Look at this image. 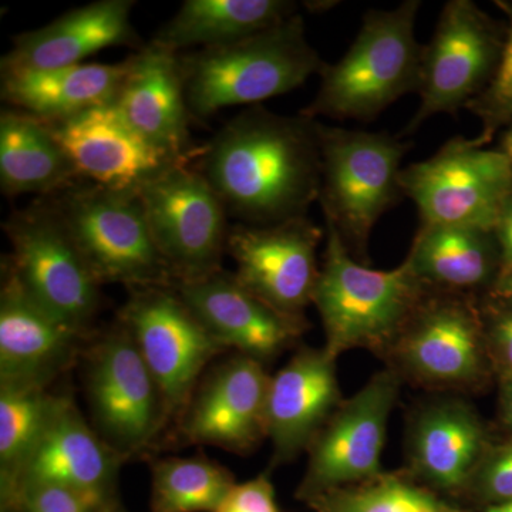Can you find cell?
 <instances>
[{
    "label": "cell",
    "mask_w": 512,
    "mask_h": 512,
    "mask_svg": "<svg viewBox=\"0 0 512 512\" xmlns=\"http://www.w3.org/2000/svg\"><path fill=\"white\" fill-rule=\"evenodd\" d=\"M402 377L392 367L376 373L349 400H343L309 447L308 467L296 498H312L382 476L387 424Z\"/></svg>",
    "instance_id": "cell-14"
},
{
    "label": "cell",
    "mask_w": 512,
    "mask_h": 512,
    "mask_svg": "<svg viewBox=\"0 0 512 512\" xmlns=\"http://www.w3.org/2000/svg\"><path fill=\"white\" fill-rule=\"evenodd\" d=\"M387 356L397 375L420 386L471 389L487 367L485 322L468 293L431 289Z\"/></svg>",
    "instance_id": "cell-10"
},
{
    "label": "cell",
    "mask_w": 512,
    "mask_h": 512,
    "mask_svg": "<svg viewBox=\"0 0 512 512\" xmlns=\"http://www.w3.org/2000/svg\"><path fill=\"white\" fill-rule=\"evenodd\" d=\"M315 512H464L441 500L436 491L399 474L340 488L309 500Z\"/></svg>",
    "instance_id": "cell-31"
},
{
    "label": "cell",
    "mask_w": 512,
    "mask_h": 512,
    "mask_svg": "<svg viewBox=\"0 0 512 512\" xmlns=\"http://www.w3.org/2000/svg\"><path fill=\"white\" fill-rule=\"evenodd\" d=\"M130 57L114 64L82 63L45 70L2 72L0 94L10 109L42 121L69 119L116 101Z\"/></svg>",
    "instance_id": "cell-25"
},
{
    "label": "cell",
    "mask_w": 512,
    "mask_h": 512,
    "mask_svg": "<svg viewBox=\"0 0 512 512\" xmlns=\"http://www.w3.org/2000/svg\"><path fill=\"white\" fill-rule=\"evenodd\" d=\"M420 6V0H406L397 8L367 10L345 56L326 63L302 116L369 123L400 97L419 93L424 46L414 28Z\"/></svg>",
    "instance_id": "cell-3"
},
{
    "label": "cell",
    "mask_w": 512,
    "mask_h": 512,
    "mask_svg": "<svg viewBox=\"0 0 512 512\" xmlns=\"http://www.w3.org/2000/svg\"><path fill=\"white\" fill-rule=\"evenodd\" d=\"M490 448L483 420L470 404L460 399L439 400L414 417L410 470L430 490L463 493L470 490Z\"/></svg>",
    "instance_id": "cell-22"
},
{
    "label": "cell",
    "mask_w": 512,
    "mask_h": 512,
    "mask_svg": "<svg viewBox=\"0 0 512 512\" xmlns=\"http://www.w3.org/2000/svg\"><path fill=\"white\" fill-rule=\"evenodd\" d=\"M3 229L12 245L6 259L26 291L86 338L99 311L100 284L53 204L13 212Z\"/></svg>",
    "instance_id": "cell-9"
},
{
    "label": "cell",
    "mask_w": 512,
    "mask_h": 512,
    "mask_svg": "<svg viewBox=\"0 0 512 512\" xmlns=\"http://www.w3.org/2000/svg\"><path fill=\"white\" fill-rule=\"evenodd\" d=\"M0 512H19L15 507H0Z\"/></svg>",
    "instance_id": "cell-42"
},
{
    "label": "cell",
    "mask_w": 512,
    "mask_h": 512,
    "mask_svg": "<svg viewBox=\"0 0 512 512\" xmlns=\"http://www.w3.org/2000/svg\"><path fill=\"white\" fill-rule=\"evenodd\" d=\"M269 382L264 363L241 353L228 357L198 384L178 417V443L254 451L266 439Z\"/></svg>",
    "instance_id": "cell-16"
},
{
    "label": "cell",
    "mask_w": 512,
    "mask_h": 512,
    "mask_svg": "<svg viewBox=\"0 0 512 512\" xmlns=\"http://www.w3.org/2000/svg\"><path fill=\"white\" fill-rule=\"evenodd\" d=\"M407 258L421 281L437 291H476L500 275L494 232L481 228L420 225Z\"/></svg>",
    "instance_id": "cell-26"
},
{
    "label": "cell",
    "mask_w": 512,
    "mask_h": 512,
    "mask_svg": "<svg viewBox=\"0 0 512 512\" xmlns=\"http://www.w3.org/2000/svg\"><path fill=\"white\" fill-rule=\"evenodd\" d=\"M505 40L493 20L470 0L444 5L436 32L424 46L420 104L400 138L437 114L467 109L493 80Z\"/></svg>",
    "instance_id": "cell-13"
},
{
    "label": "cell",
    "mask_w": 512,
    "mask_h": 512,
    "mask_svg": "<svg viewBox=\"0 0 512 512\" xmlns=\"http://www.w3.org/2000/svg\"><path fill=\"white\" fill-rule=\"evenodd\" d=\"M325 225L326 248L312 298L325 330L323 348L336 359L353 349L387 356L433 288L407 256L390 271L357 262L335 227Z\"/></svg>",
    "instance_id": "cell-2"
},
{
    "label": "cell",
    "mask_w": 512,
    "mask_h": 512,
    "mask_svg": "<svg viewBox=\"0 0 512 512\" xmlns=\"http://www.w3.org/2000/svg\"><path fill=\"white\" fill-rule=\"evenodd\" d=\"M123 463V457L84 419L73 397L55 394L45 430L10 493L0 495V504L33 484L64 485L117 504Z\"/></svg>",
    "instance_id": "cell-18"
},
{
    "label": "cell",
    "mask_w": 512,
    "mask_h": 512,
    "mask_svg": "<svg viewBox=\"0 0 512 512\" xmlns=\"http://www.w3.org/2000/svg\"><path fill=\"white\" fill-rule=\"evenodd\" d=\"M485 512H512V501L503 504L491 505Z\"/></svg>",
    "instance_id": "cell-40"
},
{
    "label": "cell",
    "mask_w": 512,
    "mask_h": 512,
    "mask_svg": "<svg viewBox=\"0 0 512 512\" xmlns=\"http://www.w3.org/2000/svg\"><path fill=\"white\" fill-rule=\"evenodd\" d=\"M488 353L501 367V376L512 375V308L494 312L490 323L485 325Z\"/></svg>",
    "instance_id": "cell-36"
},
{
    "label": "cell",
    "mask_w": 512,
    "mask_h": 512,
    "mask_svg": "<svg viewBox=\"0 0 512 512\" xmlns=\"http://www.w3.org/2000/svg\"><path fill=\"white\" fill-rule=\"evenodd\" d=\"M483 123L480 136L474 138L477 146L484 147L495 131L512 120V15L511 28L505 39L503 53L493 80L483 93L467 107Z\"/></svg>",
    "instance_id": "cell-32"
},
{
    "label": "cell",
    "mask_w": 512,
    "mask_h": 512,
    "mask_svg": "<svg viewBox=\"0 0 512 512\" xmlns=\"http://www.w3.org/2000/svg\"><path fill=\"white\" fill-rule=\"evenodd\" d=\"M410 147L399 136L320 123V207L362 264L377 222L404 197L400 173Z\"/></svg>",
    "instance_id": "cell-5"
},
{
    "label": "cell",
    "mask_w": 512,
    "mask_h": 512,
    "mask_svg": "<svg viewBox=\"0 0 512 512\" xmlns=\"http://www.w3.org/2000/svg\"><path fill=\"white\" fill-rule=\"evenodd\" d=\"M493 232L500 251V275H505L512 272V192L504 202Z\"/></svg>",
    "instance_id": "cell-37"
},
{
    "label": "cell",
    "mask_w": 512,
    "mask_h": 512,
    "mask_svg": "<svg viewBox=\"0 0 512 512\" xmlns=\"http://www.w3.org/2000/svg\"><path fill=\"white\" fill-rule=\"evenodd\" d=\"M227 467L204 454L151 463L150 512H215L234 488Z\"/></svg>",
    "instance_id": "cell-29"
},
{
    "label": "cell",
    "mask_w": 512,
    "mask_h": 512,
    "mask_svg": "<svg viewBox=\"0 0 512 512\" xmlns=\"http://www.w3.org/2000/svg\"><path fill=\"white\" fill-rule=\"evenodd\" d=\"M42 123L72 161L79 178L100 187L138 191L173 165L188 163L141 136L114 101L69 119Z\"/></svg>",
    "instance_id": "cell-17"
},
{
    "label": "cell",
    "mask_w": 512,
    "mask_h": 512,
    "mask_svg": "<svg viewBox=\"0 0 512 512\" xmlns=\"http://www.w3.org/2000/svg\"><path fill=\"white\" fill-rule=\"evenodd\" d=\"M508 134H512V127H511V130H510V131H508Z\"/></svg>",
    "instance_id": "cell-44"
},
{
    "label": "cell",
    "mask_w": 512,
    "mask_h": 512,
    "mask_svg": "<svg viewBox=\"0 0 512 512\" xmlns=\"http://www.w3.org/2000/svg\"><path fill=\"white\" fill-rule=\"evenodd\" d=\"M47 387L0 382V495L10 493L45 430L55 400Z\"/></svg>",
    "instance_id": "cell-30"
},
{
    "label": "cell",
    "mask_w": 512,
    "mask_h": 512,
    "mask_svg": "<svg viewBox=\"0 0 512 512\" xmlns=\"http://www.w3.org/2000/svg\"><path fill=\"white\" fill-rule=\"evenodd\" d=\"M137 192L175 284L221 271L231 227L224 204L200 170L175 164Z\"/></svg>",
    "instance_id": "cell-11"
},
{
    "label": "cell",
    "mask_w": 512,
    "mask_h": 512,
    "mask_svg": "<svg viewBox=\"0 0 512 512\" xmlns=\"http://www.w3.org/2000/svg\"><path fill=\"white\" fill-rule=\"evenodd\" d=\"M200 171L238 224L308 217L322 180L320 123L252 106L202 148Z\"/></svg>",
    "instance_id": "cell-1"
},
{
    "label": "cell",
    "mask_w": 512,
    "mask_h": 512,
    "mask_svg": "<svg viewBox=\"0 0 512 512\" xmlns=\"http://www.w3.org/2000/svg\"><path fill=\"white\" fill-rule=\"evenodd\" d=\"M180 64L185 101L195 119L293 92L326 66L298 13L239 42L180 53Z\"/></svg>",
    "instance_id": "cell-4"
},
{
    "label": "cell",
    "mask_w": 512,
    "mask_h": 512,
    "mask_svg": "<svg viewBox=\"0 0 512 512\" xmlns=\"http://www.w3.org/2000/svg\"><path fill=\"white\" fill-rule=\"evenodd\" d=\"M323 238L325 231L308 217L265 227L237 224L229 228L227 254L245 289L276 311L305 316L319 278Z\"/></svg>",
    "instance_id": "cell-15"
},
{
    "label": "cell",
    "mask_w": 512,
    "mask_h": 512,
    "mask_svg": "<svg viewBox=\"0 0 512 512\" xmlns=\"http://www.w3.org/2000/svg\"><path fill=\"white\" fill-rule=\"evenodd\" d=\"M500 404L504 423L512 431V375L501 376Z\"/></svg>",
    "instance_id": "cell-38"
},
{
    "label": "cell",
    "mask_w": 512,
    "mask_h": 512,
    "mask_svg": "<svg viewBox=\"0 0 512 512\" xmlns=\"http://www.w3.org/2000/svg\"><path fill=\"white\" fill-rule=\"evenodd\" d=\"M404 197L419 211L421 225H461L494 231L512 192V158L456 137L427 160L400 173Z\"/></svg>",
    "instance_id": "cell-8"
},
{
    "label": "cell",
    "mask_w": 512,
    "mask_h": 512,
    "mask_svg": "<svg viewBox=\"0 0 512 512\" xmlns=\"http://www.w3.org/2000/svg\"><path fill=\"white\" fill-rule=\"evenodd\" d=\"M289 0H185L151 43L178 53L239 42L296 15Z\"/></svg>",
    "instance_id": "cell-27"
},
{
    "label": "cell",
    "mask_w": 512,
    "mask_h": 512,
    "mask_svg": "<svg viewBox=\"0 0 512 512\" xmlns=\"http://www.w3.org/2000/svg\"><path fill=\"white\" fill-rule=\"evenodd\" d=\"M120 323L163 393L170 420H178L200 377L224 346L185 305L174 286L130 289Z\"/></svg>",
    "instance_id": "cell-12"
},
{
    "label": "cell",
    "mask_w": 512,
    "mask_h": 512,
    "mask_svg": "<svg viewBox=\"0 0 512 512\" xmlns=\"http://www.w3.org/2000/svg\"><path fill=\"white\" fill-rule=\"evenodd\" d=\"M215 512H281L276 503L275 488L268 474L245 483L235 484L224 503Z\"/></svg>",
    "instance_id": "cell-35"
},
{
    "label": "cell",
    "mask_w": 512,
    "mask_h": 512,
    "mask_svg": "<svg viewBox=\"0 0 512 512\" xmlns=\"http://www.w3.org/2000/svg\"><path fill=\"white\" fill-rule=\"evenodd\" d=\"M120 504L64 485L33 484L20 488L0 507H15L19 512H113Z\"/></svg>",
    "instance_id": "cell-33"
},
{
    "label": "cell",
    "mask_w": 512,
    "mask_h": 512,
    "mask_svg": "<svg viewBox=\"0 0 512 512\" xmlns=\"http://www.w3.org/2000/svg\"><path fill=\"white\" fill-rule=\"evenodd\" d=\"M52 204L100 285L174 286L137 191L73 184Z\"/></svg>",
    "instance_id": "cell-6"
},
{
    "label": "cell",
    "mask_w": 512,
    "mask_h": 512,
    "mask_svg": "<svg viewBox=\"0 0 512 512\" xmlns=\"http://www.w3.org/2000/svg\"><path fill=\"white\" fill-rule=\"evenodd\" d=\"M76 170L42 121L15 109L0 114V187L8 197L72 187Z\"/></svg>",
    "instance_id": "cell-28"
},
{
    "label": "cell",
    "mask_w": 512,
    "mask_h": 512,
    "mask_svg": "<svg viewBox=\"0 0 512 512\" xmlns=\"http://www.w3.org/2000/svg\"><path fill=\"white\" fill-rule=\"evenodd\" d=\"M174 288L225 349H235L264 365L292 348L311 328L305 316L276 311L222 269L194 281L178 282Z\"/></svg>",
    "instance_id": "cell-19"
},
{
    "label": "cell",
    "mask_w": 512,
    "mask_h": 512,
    "mask_svg": "<svg viewBox=\"0 0 512 512\" xmlns=\"http://www.w3.org/2000/svg\"><path fill=\"white\" fill-rule=\"evenodd\" d=\"M133 0H97L64 13L49 25L20 33L2 57L6 70H45L82 64L114 46H140L131 23Z\"/></svg>",
    "instance_id": "cell-23"
},
{
    "label": "cell",
    "mask_w": 512,
    "mask_h": 512,
    "mask_svg": "<svg viewBox=\"0 0 512 512\" xmlns=\"http://www.w3.org/2000/svg\"><path fill=\"white\" fill-rule=\"evenodd\" d=\"M113 512H128L126 508L123 507V505H119V507L116 508Z\"/></svg>",
    "instance_id": "cell-43"
},
{
    "label": "cell",
    "mask_w": 512,
    "mask_h": 512,
    "mask_svg": "<svg viewBox=\"0 0 512 512\" xmlns=\"http://www.w3.org/2000/svg\"><path fill=\"white\" fill-rule=\"evenodd\" d=\"M470 490L493 505L512 501V440L488 450Z\"/></svg>",
    "instance_id": "cell-34"
},
{
    "label": "cell",
    "mask_w": 512,
    "mask_h": 512,
    "mask_svg": "<svg viewBox=\"0 0 512 512\" xmlns=\"http://www.w3.org/2000/svg\"><path fill=\"white\" fill-rule=\"evenodd\" d=\"M504 151L512 158V134L507 133V136H505Z\"/></svg>",
    "instance_id": "cell-41"
},
{
    "label": "cell",
    "mask_w": 512,
    "mask_h": 512,
    "mask_svg": "<svg viewBox=\"0 0 512 512\" xmlns=\"http://www.w3.org/2000/svg\"><path fill=\"white\" fill-rule=\"evenodd\" d=\"M336 357L325 348L303 346L271 376L266 402V439L272 466H282L308 451L343 403Z\"/></svg>",
    "instance_id": "cell-20"
},
{
    "label": "cell",
    "mask_w": 512,
    "mask_h": 512,
    "mask_svg": "<svg viewBox=\"0 0 512 512\" xmlns=\"http://www.w3.org/2000/svg\"><path fill=\"white\" fill-rule=\"evenodd\" d=\"M116 106L151 144L188 161L192 154L190 111L185 101L180 55L148 43L130 56Z\"/></svg>",
    "instance_id": "cell-24"
},
{
    "label": "cell",
    "mask_w": 512,
    "mask_h": 512,
    "mask_svg": "<svg viewBox=\"0 0 512 512\" xmlns=\"http://www.w3.org/2000/svg\"><path fill=\"white\" fill-rule=\"evenodd\" d=\"M83 336L33 298L8 259L0 289V382L49 386L73 362Z\"/></svg>",
    "instance_id": "cell-21"
},
{
    "label": "cell",
    "mask_w": 512,
    "mask_h": 512,
    "mask_svg": "<svg viewBox=\"0 0 512 512\" xmlns=\"http://www.w3.org/2000/svg\"><path fill=\"white\" fill-rule=\"evenodd\" d=\"M84 386L94 429L124 461L153 446L170 421L163 393L121 323L90 346Z\"/></svg>",
    "instance_id": "cell-7"
},
{
    "label": "cell",
    "mask_w": 512,
    "mask_h": 512,
    "mask_svg": "<svg viewBox=\"0 0 512 512\" xmlns=\"http://www.w3.org/2000/svg\"><path fill=\"white\" fill-rule=\"evenodd\" d=\"M493 292L495 298L505 303V308H512V272L498 276Z\"/></svg>",
    "instance_id": "cell-39"
}]
</instances>
